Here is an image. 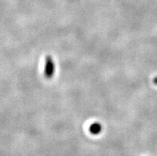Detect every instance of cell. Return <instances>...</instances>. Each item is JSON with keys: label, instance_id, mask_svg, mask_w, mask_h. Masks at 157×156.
Wrapping results in <instances>:
<instances>
[{"label": "cell", "instance_id": "obj_1", "mask_svg": "<svg viewBox=\"0 0 157 156\" xmlns=\"http://www.w3.org/2000/svg\"><path fill=\"white\" fill-rule=\"evenodd\" d=\"M54 70H55V66H54V62L53 61L51 56H47L46 58V65H45V77L47 79H50L54 74Z\"/></svg>", "mask_w": 157, "mask_h": 156}, {"label": "cell", "instance_id": "obj_2", "mask_svg": "<svg viewBox=\"0 0 157 156\" xmlns=\"http://www.w3.org/2000/svg\"><path fill=\"white\" fill-rule=\"evenodd\" d=\"M102 131V126L99 123H94L90 125V131L93 135H98Z\"/></svg>", "mask_w": 157, "mask_h": 156}]
</instances>
